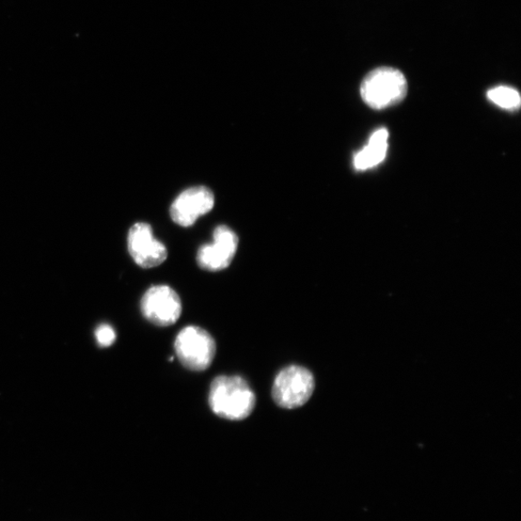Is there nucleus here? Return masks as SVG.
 Masks as SVG:
<instances>
[{"mask_svg": "<svg viewBox=\"0 0 521 521\" xmlns=\"http://www.w3.org/2000/svg\"><path fill=\"white\" fill-rule=\"evenodd\" d=\"M128 249L135 264L144 268L160 266L167 258L166 246L155 238L151 225L145 223L135 224L130 229Z\"/></svg>", "mask_w": 521, "mask_h": 521, "instance_id": "8", "label": "nucleus"}, {"mask_svg": "<svg viewBox=\"0 0 521 521\" xmlns=\"http://www.w3.org/2000/svg\"><path fill=\"white\" fill-rule=\"evenodd\" d=\"M145 318L157 326H169L180 319L182 302L179 295L167 286H153L141 299Z\"/></svg>", "mask_w": 521, "mask_h": 521, "instance_id": "5", "label": "nucleus"}, {"mask_svg": "<svg viewBox=\"0 0 521 521\" xmlns=\"http://www.w3.org/2000/svg\"><path fill=\"white\" fill-rule=\"evenodd\" d=\"M388 132L386 129L376 131L369 139L368 145L355 156V166L357 170H367L380 165L386 156Z\"/></svg>", "mask_w": 521, "mask_h": 521, "instance_id": "9", "label": "nucleus"}, {"mask_svg": "<svg viewBox=\"0 0 521 521\" xmlns=\"http://www.w3.org/2000/svg\"><path fill=\"white\" fill-rule=\"evenodd\" d=\"M215 207V195L206 186H195L185 189L174 200L170 207V216L174 223L182 226H193L196 220L210 213Z\"/></svg>", "mask_w": 521, "mask_h": 521, "instance_id": "7", "label": "nucleus"}, {"mask_svg": "<svg viewBox=\"0 0 521 521\" xmlns=\"http://www.w3.org/2000/svg\"><path fill=\"white\" fill-rule=\"evenodd\" d=\"M486 95L489 101L501 108L514 112L520 106L519 93L512 87L497 86L489 90Z\"/></svg>", "mask_w": 521, "mask_h": 521, "instance_id": "10", "label": "nucleus"}, {"mask_svg": "<svg viewBox=\"0 0 521 521\" xmlns=\"http://www.w3.org/2000/svg\"><path fill=\"white\" fill-rule=\"evenodd\" d=\"M96 339L100 346L108 347L116 340L115 328L109 325H102L96 330Z\"/></svg>", "mask_w": 521, "mask_h": 521, "instance_id": "11", "label": "nucleus"}, {"mask_svg": "<svg viewBox=\"0 0 521 521\" xmlns=\"http://www.w3.org/2000/svg\"><path fill=\"white\" fill-rule=\"evenodd\" d=\"M175 352L187 370L202 372L212 366L216 345L208 331L195 326L183 328L175 340Z\"/></svg>", "mask_w": 521, "mask_h": 521, "instance_id": "3", "label": "nucleus"}, {"mask_svg": "<svg viewBox=\"0 0 521 521\" xmlns=\"http://www.w3.org/2000/svg\"><path fill=\"white\" fill-rule=\"evenodd\" d=\"M314 389L313 374L305 367L292 366L277 374L272 396L278 406L294 409L305 406L312 397Z\"/></svg>", "mask_w": 521, "mask_h": 521, "instance_id": "4", "label": "nucleus"}, {"mask_svg": "<svg viewBox=\"0 0 521 521\" xmlns=\"http://www.w3.org/2000/svg\"><path fill=\"white\" fill-rule=\"evenodd\" d=\"M238 246V235L228 226L219 225L214 231V242L199 248L198 266L205 271H224L231 265Z\"/></svg>", "mask_w": 521, "mask_h": 521, "instance_id": "6", "label": "nucleus"}, {"mask_svg": "<svg viewBox=\"0 0 521 521\" xmlns=\"http://www.w3.org/2000/svg\"><path fill=\"white\" fill-rule=\"evenodd\" d=\"M406 78L397 69L377 68L369 73L361 84L363 101L374 109L397 105L406 96Z\"/></svg>", "mask_w": 521, "mask_h": 521, "instance_id": "2", "label": "nucleus"}, {"mask_svg": "<svg viewBox=\"0 0 521 521\" xmlns=\"http://www.w3.org/2000/svg\"><path fill=\"white\" fill-rule=\"evenodd\" d=\"M212 412L231 421L246 419L256 406V396L245 378L239 376H219L209 392Z\"/></svg>", "mask_w": 521, "mask_h": 521, "instance_id": "1", "label": "nucleus"}]
</instances>
